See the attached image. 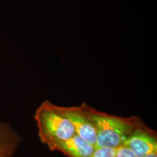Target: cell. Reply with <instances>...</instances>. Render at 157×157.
Segmentation results:
<instances>
[{
	"instance_id": "277c9868",
	"label": "cell",
	"mask_w": 157,
	"mask_h": 157,
	"mask_svg": "<svg viewBox=\"0 0 157 157\" xmlns=\"http://www.w3.org/2000/svg\"><path fill=\"white\" fill-rule=\"evenodd\" d=\"M124 146L129 148L137 157L157 153L156 132L143 122L127 139Z\"/></svg>"
},
{
	"instance_id": "6da1fadb",
	"label": "cell",
	"mask_w": 157,
	"mask_h": 157,
	"mask_svg": "<svg viewBox=\"0 0 157 157\" xmlns=\"http://www.w3.org/2000/svg\"><path fill=\"white\" fill-rule=\"evenodd\" d=\"M84 113L95 127L97 140L95 148L109 147L117 148L125 141L144 121L137 116L124 117L109 114L82 103Z\"/></svg>"
},
{
	"instance_id": "5b68a950",
	"label": "cell",
	"mask_w": 157,
	"mask_h": 157,
	"mask_svg": "<svg viewBox=\"0 0 157 157\" xmlns=\"http://www.w3.org/2000/svg\"><path fill=\"white\" fill-rule=\"evenodd\" d=\"M47 146L52 151H59L68 157H89L95 149V146L87 143L77 135Z\"/></svg>"
},
{
	"instance_id": "7a4b0ae2",
	"label": "cell",
	"mask_w": 157,
	"mask_h": 157,
	"mask_svg": "<svg viewBox=\"0 0 157 157\" xmlns=\"http://www.w3.org/2000/svg\"><path fill=\"white\" fill-rule=\"evenodd\" d=\"M38 136L41 142L48 146L67 140L76 135L73 125L58 109L57 105L44 101L35 111Z\"/></svg>"
},
{
	"instance_id": "8992f818",
	"label": "cell",
	"mask_w": 157,
	"mask_h": 157,
	"mask_svg": "<svg viewBox=\"0 0 157 157\" xmlns=\"http://www.w3.org/2000/svg\"><path fill=\"white\" fill-rule=\"evenodd\" d=\"M23 137L9 123L0 121V157H14Z\"/></svg>"
},
{
	"instance_id": "9c48e42d",
	"label": "cell",
	"mask_w": 157,
	"mask_h": 157,
	"mask_svg": "<svg viewBox=\"0 0 157 157\" xmlns=\"http://www.w3.org/2000/svg\"><path fill=\"white\" fill-rule=\"evenodd\" d=\"M145 157H157V153H155V154H149L147 155Z\"/></svg>"
},
{
	"instance_id": "ba28073f",
	"label": "cell",
	"mask_w": 157,
	"mask_h": 157,
	"mask_svg": "<svg viewBox=\"0 0 157 157\" xmlns=\"http://www.w3.org/2000/svg\"><path fill=\"white\" fill-rule=\"evenodd\" d=\"M115 157H137L129 148L121 146L117 148Z\"/></svg>"
},
{
	"instance_id": "3957f363",
	"label": "cell",
	"mask_w": 157,
	"mask_h": 157,
	"mask_svg": "<svg viewBox=\"0 0 157 157\" xmlns=\"http://www.w3.org/2000/svg\"><path fill=\"white\" fill-rule=\"evenodd\" d=\"M58 109L73 125L76 135L86 142L95 147L97 134L95 127L91 120L84 113L83 105L78 106L64 107L57 105Z\"/></svg>"
},
{
	"instance_id": "52a82bcc",
	"label": "cell",
	"mask_w": 157,
	"mask_h": 157,
	"mask_svg": "<svg viewBox=\"0 0 157 157\" xmlns=\"http://www.w3.org/2000/svg\"><path fill=\"white\" fill-rule=\"evenodd\" d=\"M117 148L109 147H98L89 157H115Z\"/></svg>"
}]
</instances>
